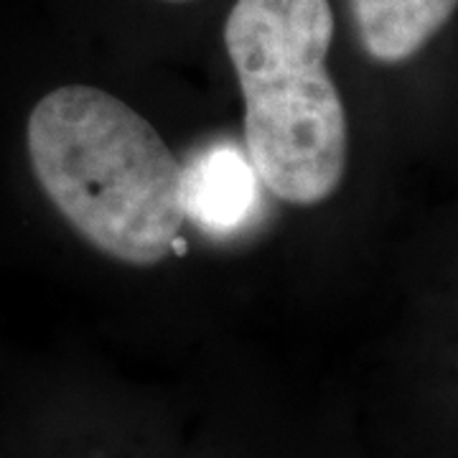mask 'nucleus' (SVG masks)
Here are the masks:
<instances>
[{
	"label": "nucleus",
	"instance_id": "2",
	"mask_svg": "<svg viewBox=\"0 0 458 458\" xmlns=\"http://www.w3.org/2000/svg\"><path fill=\"white\" fill-rule=\"evenodd\" d=\"M328 0H237L225 47L245 98V150L262 186L295 207L321 204L346 171L349 131L327 72Z\"/></svg>",
	"mask_w": 458,
	"mask_h": 458
},
{
	"label": "nucleus",
	"instance_id": "4",
	"mask_svg": "<svg viewBox=\"0 0 458 458\" xmlns=\"http://www.w3.org/2000/svg\"><path fill=\"white\" fill-rule=\"evenodd\" d=\"M456 11L458 0H349L361 49L379 64L408 62Z\"/></svg>",
	"mask_w": 458,
	"mask_h": 458
},
{
	"label": "nucleus",
	"instance_id": "5",
	"mask_svg": "<svg viewBox=\"0 0 458 458\" xmlns=\"http://www.w3.org/2000/svg\"><path fill=\"white\" fill-rule=\"evenodd\" d=\"M168 3H186V0H168Z\"/></svg>",
	"mask_w": 458,
	"mask_h": 458
},
{
	"label": "nucleus",
	"instance_id": "3",
	"mask_svg": "<svg viewBox=\"0 0 458 458\" xmlns=\"http://www.w3.org/2000/svg\"><path fill=\"white\" fill-rule=\"evenodd\" d=\"M260 176L247 150L229 143L199 148L181 165V204L204 234L229 240L255 225L262 207Z\"/></svg>",
	"mask_w": 458,
	"mask_h": 458
},
{
	"label": "nucleus",
	"instance_id": "1",
	"mask_svg": "<svg viewBox=\"0 0 458 458\" xmlns=\"http://www.w3.org/2000/svg\"><path fill=\"white\" fill-rule=\"evenodd\" d=\"M26 143L38 186L95 250L148 267L179 245L181 164L123 99L59 87L33 107Z\"/></svg>",
	"mask_w": 458,
	"mask_h": 458
}]
</instances>
